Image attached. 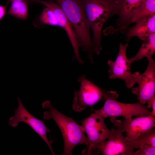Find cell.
Segmentation results:
<instances>
[{
	"label": "cell",
	"instance_id": "obj_1",
	"mask_svg": "<svg viewBox=\"0 0 155 155\" xmlns=\"http://www.w3.org/2000/svg\"><path fill=\"white\" fill-rule=\"evenodd\" d=\"M60 6L72 26L79 46L88 53V57L93 64L94 46L90 35V26L81 0H54Z\"/></svg>",
	"mask_w": 155,
	"mask_h": 155
},
{
	"label": "cell",
	"instance_id": "obj_2",
	"mask_svg": "<svg viewBox=\"0 0 155 155\" xmlns=\"http://www.w3.org/2000/svg\"><path fill=\"white\" fill-rule=\"evenodd\" d=\"M42 105L44 108L46 109L43 113V118L46 120H53L61 132L64 141L63 155H72V150L78 145H86L87 139L81 125L57 110L49 101H44Z\"/></svg>",
	"mask_w": 155,
	"mask_h": 155
},
{
	"label": "cell",
	"instance_id": "obj_3",
	"mask_svg": "<svg viewBox=\"0 0 155 155\" xmlns=\"http://www.w3.org/2000/svg\"><path fill=\"white\" fill-rule=\"evenodd\" d=\"M90 28L93 32L94 52L99 55L101 50V33L108 19L118 14L116 0H81Z\"/></svg>",
	"mask_w": 155,
	"mask_h": 155
},
{
	"label": "cell",
	"instance_id": "obj_4",
	"mask_svg": "<svg viewBox=\"0 0 155 155\" xmlns=\"http://www.w3.org/2000/svg\"><path fill=\"white\" fill-rule=\"evenodd\" d=\"M118 96V94L115 91L104 90L102 98L105 101L104 105L100 109L93 110L104 118L121 116L124 119H127L134 116L151 115L152 111L147 106L139 102L133 103L120 102L117 100Z\"/></svg>",
	"mask_w": 155,
	"mask_h": 155
},
{
	"label": "cell",
	"instance_id": "obj_5",
	"mask_svg": "<svg viewBox=\"0 0 155 155\" xmlns=\"http://www.w3.org/2000/svg\"><path fill=\"white\" fill-rule=\"evenodd\" d=\"M104 119L96 113L81 121L87 135L86 148L82 152L84 155L96 154V147L110 136L111 131L106 127Z\"/></svg>",
	"mask_w": 155,
	"mask_h": 155
},
{
	"label": "cell",
	"instance_id": "obj_6",
	"mask_svg": "<svg viewBox=\"0 0 155 155\" xmlns=\"http://www.w3.org/2000/svg\"><path fill=\"white\" fill-rule=\"evenodd\" d=\"M114 125L111 134L107 140L96 147L97 154L101 152L104 155H132V152L125 141L123 134L125 132L123 122L116 118H110Z\"/></svg>",
	"mask_w": 155,
	"mask_h": 155
},
{
	"label": "cell",
	"instance_id": "obj_7",
	"mask_svg": "<svg viewBox=\"0 0 155 155\" xmlns=\"http://www.w3.org/2000/svg\"><path fill=\"white\" fill-rule=\"evenodd\" d=\"M78 81L80 83V89L75 90L74 93L72 108L75 111L80 112L102 99L104 90L88 80L84 75H80Z\"/></svg>",
	"mask_w": 155,
	"mask_h": 155
},
{
	"label": "cell",
	"instance_id": "obj_8",
	"mask_svg": "<svg viewBox=\"0 0 155 155\" xmlns=\"http://www.w3.org/2000/svg\"><path fill=\"white\" fill-rule=\"evenodd\" d=\"M147 58L148 64L143 73L141 74L137 71L132 74L134 81L138 85L132 89V92L143 104L155 95V62L152 57Z\"/></svg>",
	"mask_w": 155,
	"mask_h": 155
},
{
	"label": "cell",
	"instance_id": "obj_9",
	"mask_svg": "<svg viewBox=\"0 0 155 155\" xmlns=\"http://www.w3.org/2000/svg\"><path fill=\"white\" fill-rule=\"evenodd\" d=\"M18 108L14 110L15 115L11 117L8 124L13 127L17 126L21 122L29 125L47 144L53 155H55L51 144L47 137L46 133L50 130L46 126L43 121L34 117L29 112L23 104L20 98L18 97Z\"/></svg>",
	"mask_w": 155,
	"mask_h": 155
},
{
	"label": "cell",
	"instance_id": "obj_10",
	"mask_svg": "<svg viewBox=\"0 0 155 155\" xmlns=\"http://www.w3.org/2000/svg\"><path fill=\"white\" fill-rule=\"evenodd\" d=\"M127 44H119V53L115 61L109 60L107 62L109 66L108 70L109 79L118 78L125 81L126 86L131 88L136 83L131 71V63L126 54Z\"/></svg>",
	"mask_w": 155,
	"mask_h": 155
},
{
	"label": "cell",
	"instance_id": "obj_11",
	"mask_svg": "<svg viewBox=\"0 0 155 155\" xmlns=\"http://www.w3.org/2000/svg\"><path fill=\"white\" fill-rule=\"evenodd\" d=\"M28 1L41 4L52 11L56 18L58 26L63 28L67 34L73 49L76 59L80 64H84L80 56V46L74 30L60 6L51 1L28 0Z\"/></svg>",
	"mask_w": 155,
	"mask_h": 155
},
{
	"label": "cell",
	"instance_id": "obj_12",
	"mask_svg": "<svg viewBox=\"0 0 155 155\" xmlns=\"http://www.w3.org/2000/svg\"><path fill=\"white\" fill-rule=\"evenodd\" d=\"M123 124L127 142L152 129L155 126V118L151 115L137 116L133 119H125Z\"/></svg>",
	"mask_w": 155,
	"mask_h": 155
},
{
	"label": "cell",
	"instance_id": "obj_13",
	"mask_svg": "<svg viewBox=\"0 0 155 155\" xmlns=\"http://www.w3.org/2000/svg\"><path fill=\"white\" fill-rule=\"evenodd\" d=\"M144 0H116L119 18L117 31L124 30L129 25L135 12Z\"/></svg>",
	"mask_w": 155,
	"mask_h": 155
},
{
	"label": "cell",
	"instance_id": "obj_14",
	"mask_svg": "<svg viewBox=\"0 0 155 155\" xmlns=\"http://www.w3.org/2000/svg\"><path fill=\"white\" fill-rule=\"evenodd\" d=\"M135 25L129 29L126 34L128 40L137 36L144 40L155 33V14L136 21Z\"/></svg>",
	"mask_w": 155,
	"mask_h": 155
},
{
	"label": "cell",
	"instance_id": "obj_15",
	"mask_svg": "<svg viewBox=\"0 0 155 155\" xmlns=\"http://www.w3.org/2000/svg\"><path fill=\"white\" fill-rule=\"evenodd\" d=\"M144 41L137 53L129 59L131 63L144 57H152L155 53V33L151 34Z\"/></svg>",
	"mask_w": 155,
	"mask_h": 155
},
{
	"label": "cell",
	"instance_id": "obj_16",
	"mask_svg": "<svg viewBox=\"0 0 155 155\" xmlns=\"http://www.w3.org/2000/svg\"><path fill=\"white\" fill-rule=\"evenodd\" d=\"M127 143L130 150L133 152L135 149L140 148L145 145L155 147V129H152L138 138L127 142Z\"/></svg>",
	"mask_w": 155,
	"mask_h": 155
},
{
	"label": "cell",
	"instance_id": "obj_17",
	"mask_svg": "<svg viewBox=\"0 0 155 155\" xmlns=\"http://www.w3.org/2000/svg\"><path fill=\"white\" fill-rule=\"evenodd\" d=\"M7 14L21 20H26L28 16L27 1L14 0L11 1Z\"/></svg>",
	"mask_w": 155,
	"mask_h": 155
},
{
	"label": "cell",
	"instance_id": "obj_18",
	"mask_svg": "<svg viewBox=\"0 0 155 155\" xmlns=\"http://www.w3.org/2000/svg\"><path fill=\"white\" fill-rule=\"evenodd\" d=\"M154 14H155V0H144L135 12L129 24Z\"/></svg>",
	"mask_w": 155,
	"mask_h": 155
},
{
	"label": "cell",
	"instance_id": "obj_19",
	"mask_svg": "<svg viewBox=\"0 0 155 155\" xmlns=\"http://www.w3.org/2000/svg\"><path fill=\"white\" fill-rule=\"evenodd\" d=\"M38 19L39 22L41 24L58 26L57 20L53 13L47 7L43 9Z\"/></svg>",
	"mask_w": 155,
	"mask_h": 155
},
{
	"label": "cell",
	"instance_id": "obj_20",
	"mask_svg": "<svg viewBox=\"0 0 155 155\" xmlns=\"http://www.w3.org/2000/svg\"><path fill=\"white\" fill-rule=\"evenodd\" d=\"M155 147L149 145H145L136 152L132 155H155Z\"/></svg>",
	"mask_w": 155,
	"mask_h": 155
},
{
	"label": "cell",
	"instance_id": "obj_21",
	"mask_svg": "<svg viewBox=\"0 0 155 155\" xmlns=\"http://www.w3.org/2000/svg\"><path fill=\"white\" fill-rule=\"evenodd\" d=\"M147 103L148 107L152 108L151 116L155 118V95L148 100Z\"/></svg>",
	"mask_w": 155,
	"mask_h": 155
},
{
	"label": "cell",
	"instance_id": "obj_22",
	"mask_svg": "<svg viewBox=\"0 0 155 155\" xmlns=\"http://www.w3.org/2000/svg\"><path fill=\"white\" fill-rule=\"evenodd\" d=\"M9 3L7 2L5 5H0V22L4 17L6 13V8Z\"/></svg>",
	"mask_w": 155,
	"mask_h": 155
},
{
	"label": "cell",
	"instance_id": "obj_23",
	"mask_svg": "<svg viewBox=\"0 0 155 155\" xmlns=\"http://www.w3.org/2000/svg\"><path fill=\"white\" fill-rule=\"evenodd\" d=\"M13 0H8V1L7 2H8L9 3L10 1H12ZM18 0L24 1L25 0Z\"/></svg>",
	"mask_w": 155,
	"mask_h": 155
}]
</instances>
